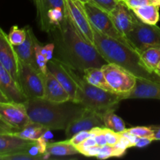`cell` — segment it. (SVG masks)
Here are the masks:
<instances>
[{
  "instance_id": "6da1fadb",
  "label": "cell",
  "mask_w": 160,
  "mask_h": 160,
  "mask_svg": "<svg viewBox=\"0 0 160 160\" xmlns=\"http://www.w3.org/2000/svg\"><path fill=\"white\" fill-rule=\"evenodd\" d=\"M54 44V57L83 73L89 67L102 68L108 63L95 45L89 43L76 29L68 15L59 25L48 32Z\"/></svg>"
},
{
  "instance_id": "7a4b0ae2",
  "label": "cell",
  "mask_w": 160,
  "mask_h": 160,
  "mask_svg": "<svg viewBox=\"0 0 160 160\" xmlns=\"http://www.w3.org/2000/svg\"><path fill=\"white\" fill-rule=\"evenodd\" d=\"M30 120L48 130L67 129L86 108L72 101L55 102L45 98L28 99L25 102Z\"/></svg>"
},
{
  "instance_id": "3957f363",
  "label": "cell",
  "mask_w": 160,
  "mask_h": 160,
  "mask_svg": "<svg viewBox=\"0 0 160 160\" xmlns=\"http://www.w3.org/2000/svg\"><path fill=\"white\" fill-rule=\"evenodd\" d=\"M94 45L107 62L126 69L136 78L160 81L155 73L150 72L142 62L140 54L131 47L100 33L93 26Z\"/></svg>"
},
{
  "instance_id": "277c9868",
  "label": "cell",
  "mask_w": 160,
  "mask_h": 160,
  "mask_svg": "<svg viewBox=\"0 0 160 160\" xmlns=\"http://www.w3.org/2000/svg\"><path fill=\"white\" fill-rule=\"evenodd\" d=\"M78 92L74 102L102 115L106 111L117 109L120 95L92 85L81 73L78 78Z\"/></svg>"
},
{
  "instance_id": "5b68a950",
  "label": "cell",
  "mask_w": 160,
  "mask_h": 160,
  "mask_svg": "<svg viewBox=\"0 0 160 160\" xmlns=\"http://www.w3.org/2000/svg\"><path fill=\"white\" fill-rule=\"evenodd\" d=\"M45 75L38 68L19 59V84L28 99L44 98Z\"/></svg>"
},
{
  "instance_id": "8992f818",
  "label": "cell",
  "mask_w": 160,
  "mask_h": 160,
  "mask_svg": "<svg viewBox=\"0 0 160 160\" xmlns=\"http://www.w3.org/2000/svg\"><path fill=\"white\" fill-rule=\"evenodd\" d=\"M125 37L139 54L147 48L160 47V28L144 23L139 19Z\"/></svg>"
},
{
  "instance_id": "52a82bcc",
  "label": "cell",
  "mask_w": 160,
  "mask_h": 160,
  "mask_svg": "<svg viewBox=\"0 0 160 160\" xmlns=\"http://www.w3.org/2000/svg\"><path fill=\"white\" fill-rule=\"evenodd\" d=\"M84 7L91 23L95 29L98 30L100 33L103 34L104 35L116 39V40L131 47L127 38L120 34L118 30L116 28L115 25L108 12H105L104 10L101 9L90 2L84 3Z\"/></svg>"
},
{
  "instance_id": "ba28073f",
  "label": "cell",
  "mask_w": 160,
  "mask_h": 160,
  "mask_svg": "<svg viewBox=\"0 0 160 160\" xmlns=\"http://www.w3.org/2000/svg\"><path fill=\"white\" fill-rule=\"evenodd\" d=\"M101 69L114 93L124 95L134 88L137 78L126 69L110 62L103 65Z\"/></svg>"
},
{
  "instance_id": "9c48e42d",
  "label": "cell",
  "mask_w": 160,
  "mask_h": 160,
  "mask_svg": "<svg viewBox=\"0 0 160 160\" xmlns=\"http://www.w3.org/2000/svg\"><path fill=\"white\" fill-rule=\"evenodd\" d=\"M47 70L59 81L70 96V101L75 102L78 92V78L82 73L74 70L59 59L53 57L47 62Z\"/></svg>"
},
{
  "instance_id": "30bf717a",
  "label": "cell",
  "mask_w": 160,
  "mask_h": 160,
  "mask_svg": "<svg viewBox=\"0 0 160 160\" xmlns=\"http://www.w3.org/2000/svg\"><path fill=\"white\" fill-rule=\"evenodd\" d=\"M67 15L80 34L87 42L94 45L93 28L84 9V4L78 0H64Z\"/></svg>"
},
{
  "instance_id": "8fae6325",
  "label": "cell",
  "mask_w": 160,
  "mask_h": 160,
  "mask_svg": "<svg viewBox=\"0 0 160 160\" xmlns=\"http://www.w3.org/2000/svg\"><path fill=\"white\" fill-rule=\"evenodd\" d=\"M0 119L17 131L30 123L25 103L15 102H0Z\"/></svg>"
},
{
  "instance_id": "7c38bea8",
  "label": "cell",
  "mask_w": 160,
  "mask_h": 160,
  "mask_svg": "<svg viewBox=\"0 0 160 160\" xmlns=\"http://www.w3.org/2000/svg\"><path fill=\"white\" fill-rule=\"evenodd\" d=\"M105 128L102 115L91 109H86L82 114L77 117L65 130L66 138L70 139L75 134L83 131H91L92 128Z\"/></svg>"
},
{
  "instance_id": "4fadbf2b",
  "label": "cell",
  "mask_w": 160,
  "mask_h": 160,
  "mask_svg": "<svg viewBox=\"0 0 160 160\" xmlns=\"http://www.w3.org/2000/svg\"><path fill=\"white\" fill-rule=\"evenodd\" d=\"M109 14L116 28L123 36H126L131 31L136 21L138 20L132 9L127 6L123 0H120Z\"/></svg>"
},
{
  "instance_id": "5bb4252c",
  "label": "cell",
  "mask_w": 160,
  "mask_h": 160,
  "mask_svg": "<svg viewBox=\"0 0 160 160\" xmlns=\"http://www.w3.org/2000/svg\"><path fill=\"white\" fill-rule=\"evenodd\" d=\"M0 63L11 73L12 78L19 84L18 56L16 53L13 45L9 41L8 34H6L1 28H0Z\"/></svg>"
},
{
  "instance_id": "9a60e30c",
  "label": "cell",
  "mask_w": 160,
  "mask_h": 160,
  "mask_svg": "<svg viewBox=\"0 0 160 160\" xmlns=\"http://www.w3.org/2000/svg\"><path fill=\"white\" fill-rule=\"evenodd\" d=\"M120 100L128 98H152L160 100V81L137 78L134 88L120 95Z\"/></svg>"
},
{
  "instance_id": "2e32d148",
  "label": "cell",
  "mask_w": 160,
  "mask_h": 160,
  "mask_svg": "<svg viewBox=\"0 0 160 160\" xmlns=\"http://www.w3.org/2000/svg\"><path fill=\"white\" fill-rule=\"evenodd\" d=\"M0 91L10 102L25 103L28 98L11 73L0 63Z\"/></svg>"
},
{
  "instance_id": "e0dca14e",
  "label": "cell",
  "mask_w": 160,
  "mask_h": 160,
  "mask_svg": "<svg viewBox=\"0 0 160 160\" xmlns=\"http://www.w3.org/2000/svg\"><path fill=\"white\" fill-rule=\"evenodd\" d=\"M37 142L38 141L21 138L13 134H0V156L30 150L37 145Z\"/></svg>"
},
{
  "instance_id": "ac0fdd59",
  "label": "cell",
  "mask_w": 160,
  "mask_h": 160,
  "mask_svg": "<svg viewBox=\"0 0 160 160\" xmlns=\"http://www.w3.org/2000/svg\"><path fill=\"white\" fill-rule=\"evenodd\" d=\"M43 98L55 102L70 101V96L66 89L49 71H47L45 75V91Z\"/></svg>"
},
{
  "instance_id": "d6986e66",
  "label": "cell",
  "mask_w": 160,
  "mask_h": 160,
  "mask_svg": "<svg viewBox=\"0 0 160 160\" xmlns=\"http://www.w3.org/2000/svg\"><path fill=\"white\" fill-rule=\"evenodd\" d=\"M26 30L27 36L24 42L20 45L13 46L14 49L20 60L31 64L38 68L35 61V55H34V44L37 38L31 28H30L29 26L26 27Z\"/></svg>"
},
{
  "instance_id": "ffe728a7",
  "label": "cell",
  "mask_w": 160,
  "mask_h": 160,
  "mask_svg": "<svg viewBox=\"0 0 160 160\" xmlns=\"http://www.w3.org/2000/svg\"><path fill=\"white\" fill-rule=\"evenodd\" d=\"M136 17L145 23L156 25L159 20V6L156 5H146L131 9Z\"/></svg>"
},
{
  "instance_id": "44dd1931",
  "label": "cell",
  "mask_w": 160,
  "mask_h": 160,
  "mask_svg": "<svg viewBox=\"0 0 160 160\" xmlns=\"http://www.w3.org/2000/svg\"><path fill=\"white\" fill-rule=\"evenodd\" d=\"M46 152L49 156H73L80 154L76 146L70 142V139L63 142H49L47 144Z\"/></svg>"
},
{
  "instance_id": "7402d4cb",
  "label": "cell",
  "mask_w": 160,
  "mask_h": 160,
  "mask_svg": "<svg viewBox=\"0 0 160 160\" xmlns=\"http://www.w3.org/2000/svg\"><path fill=\"white\" fill-rule=\"evenodd\" d=\"M83 76L85 78L86 81L92 85H95L100 88L104 89V90L109 91V92H113L106 81L104 73L101 68H98V67L87 68L83 72Z\"/></svg>"
},
{
  "instance_id": "603a6c76",
  "label": "cell",
  "mask_w": 160,
  "mask_h": 160,
  "mask_svg": "<svg viewBox=\"0 0 160 160\" xmlns=\"http://www.w3.org/2000/svg\"><path fill=\"white\" fill-rule=\"evenodd\" d=\"M48 131V129L42 125L31 121L27 126L14 133L13 134L27 140L38 141L39 138L43 137Z\"/></svg>"
},
{
  "instance_id": "cb8c5ba5",
  "label": "cell",
  "mask_w": 160,
  "mask_h": 160,
  "mask_svg": "<svg viewBox=\"0 0 160 160\" xmlns=\"http://www.w3.org/2000/svg\"><path fill=\"white\" fill-rule=\"evenodd\" d=\"M114 112L115 109H111L106 111L102 114V120L105 128H109L117 133H121L127 129L125 123Z\"/></svg>"
},
{
  "instance_id": "d4e9b609",
  "label": "cell",
  "mask_w": 160,
  "mask_h": 160,
  "mask_svg": "<svg viewBox=\"0 0 160 160\" xmlns=\"http://www.w3.org/2000/svg\"><path fill=\"white\" fill-rule=\"evenodd\" d=\"M140 56L146 68L154 73L160 62V47L147 48L140 53Z\"/></svg>"
},
{
  "instance_id": "484cf974",
  "label": "cell",
  "mask_w": 160,
  "mask_h": 160,
  "mask_svg": "<svg viewBox=\"0 0 160 160\" xmlns=\"http://www.w3.org/2000/svg\"><path fill=\"white\" fill-rule=\"evenodd\" d=\"M125 152L126 151L120 149L115 145H106L101 147L96 158L99 159H106L111 157H120L124 154Z\"/></svg>"
},
{
  "instance_id": "4316f807",
  "label": "cell",
  "mask_w": 160,
  "mask_h": 160,
  "mask_svg": "<svg viewBox=\"0 0 160 160\" xmlns=\"http://www.w3.org/2000/svg\"><path fill=\"white\" fill-rule=\"evenodd\" d=\"M27 36L26 28H20L17 26L14 25L11 28L10 31L8 34V38L10 43L13 46L19 45L24 42Z\"/></svg>"
},
{
  "instance_id": "83f0119b",
  "label": "cell",
  "mask_w": 160,
  "mask_h": 160,
  "mask_svg": "<svg viewBox=\"0 0 160 160\" xmlns=\"http://www.w3.org/2000/svg\"><path fill=\"white\" fill-rule=\"evenodd\" d=\"M42 46L38 42V39L35 40V44H34V55H35V61L37 67L43 73H47V61L45 56L42 54Z\"/></svg>"
},
{
  "instance_id": "f1b7e54d",
  "label": "cell",
  "mask_w": 160,
  "mask_h": 160,
  "mask_svg": "<svg viewBox=\"0 0 160 160\" xmlns=\"http://www.w3.org/2000/svg\"><path fill=\"white\" fill-rule=\"evenodd\" d=\"M127 131L130 134L138 138H149L153 139L154 136V132L151 127H134L127 129Z\"/></svg>"
},
{
  "instance_id": "f546056e",
  "label": "cell",
  "mask_w": 160,
  "mask_h": 160,
  "mask_svg": "<svg viewBox=\"0 0 160 160\" xmlns=\"http://www.w3.org/2000/svg\"><path fill=\"white\" fill-rule=\"evenodd\" d=\"M119 1L120 0H89L90 2L93 3L108 13H109L115 8Z\"/></svg>"
},
{
  "instance_id": "4dcf8cb0",
  "label": "cell",
  "mask_w": 160,
  "mask_h": 160,
  "mask_svg": "<svg viewBox=\"0 0 160 160\" xmlns=\"http://www.w3.org/2000/svg\"><path fill=\"white\" fill-rule=\"evenodd\" d=\"M90 131L92 134V137L95 138L97 145L101 147L107 145L106 136L104 134V128L97 127V128H92Z\"/></svg>"
},
{
  "instance_id": "1f68e13d",
  "label": "cell",
  "mask_w": 160,
  "mask_h": 160,
  "mask_svg": "<svg viewBox=\"0 0 160 160\" xmlns=\"http://www.w3.org/2000/svg\"><path fill=\"white\" fill-rule=\"evenodd\" d=\"M104 134L106 136L107 145H115L120 138V133H117L106 128H104Z\"/></svg>"
},
{
  "instance_id": "d6a6232c",
  "label": "cell",
  "mask_w": 160,
  "mask_h": 160,
  "mask_svg": "<svg viewBox=\"0 0 160 160\" xmlns=\"http://www.w3.org/2000/svg\"><path fill=\"white\" fill-rule=\"evenodd\" d=\"M92 137V134H91L90 131H80V132L75 134L73 137H71L70 138V142L73 144L74 146H78V145L81 143L82 142H84L85 139H87L88 138Z\"/></svg>"
},
{
  "instance_id": "836d02e7",
  "label": "cell",
  "mask_w": 160,
  "mask_h": 160,
  "mask_svg": "<svg viewBox=\"0 0 160 160\" xmlns=\"http://www.w3.org/2000/svg\"><path fill=\"white\" fill-rule=\"evenodd\" d=\"M130 9L146 6V5H156V0H123Z\"/></svg>"
},
{
  "instance_id": "e575fe53",
  "label": "cell",
  "mask_w": 160,
  "mask_h": 160,
  "mask_svg": "<svg viewBox=\"0 0 160 160\" xmlns=\"http://www.w3.org/2000/svg\"><path fill=\"white\" fill-rule=\"evenodd\" d=\"M54 49L55 45L52 42L46 45H42V52L45 56L48 62L50 59H52L54 57V56H53V54H54Z\"/></svg>"
},
{
  "instance_id": "d590c367",
  "label": "cell",
  "mask_w": 160,
  "mask_h": 160,
  "mask_svg": "<svg viewBox=\"0 0 160 160\" xmlns=\"http://www.w3.org/2000/svg\"><path fill=\"white\" fill-rule=\"evenodd\" d=\"M97 145V143H96V142H95V138L92 137H89V138H88L87 139H85L84 142H81L80 145H78V146H76V148H78V150L79 151L80 154H81V152L84 151V149H86V148H90V147H92V146H95V145Z\"/></svg>"
},
{
  "instance_id": "8d00e7d4",
  "label": "cell",
  "mask_w": 160,
  "mask_h": 160,
  "mask_svg": "<svg viewBox=\"0 0 160 160\" xmlns=\"http://www.w3.org/2000/svg\"><path fill=\"white\" fill-rule=\"evenodd\" d=\"M100 148H101V146L96 145H95V146H92L90 147V148H86L84 151L81 152V154L84 156H87V157H93V156H95V157H96V156L98 154V152H99Z\"/></svg>"
},
{
  "instance_id": "74e56055",
  "label": "cell",
  "mask_w": 160,
  "mask_h": 160,
  "mask_svg": "<svg viewBox=\"0 0 160 160\" xmlns=\"http://www.w3.org/2000/svg\"><path fill=\"white\" fill-rule=\"evenodd\" d=\"M152 138H137V140H136L135 145L134 147H137V148H144V147L147 146L149 144H151L153 142Z\"/></svg>"
},
{
  "instance_id": "f35d334b",
  "label": "cell",
  "mask_w": 160,
  "mask_h": 160,
  "mask_svg": "<svg viewBox=\"0 0 160 160\" xmlns=\"http://www.w3.org/2000/svg\"><path fill=\"white\" fill-rule=\"evenodd\" d=\"M15 131L0 119V134H14Z\"/></svg>"
},
{
  "instance_id": "ab89813d",
  "label": "cell",
  "mask_w": 160,
  "mask_h": 160,
  "mask_svg": "<svg viewBox=\"0 0 160 160\" xmlns=\"http://www.w3.org/2000/svg\"><path fill=\"white\" fill-rule=\"evenodd\" d=\"M150 127L154 132V136H153L154 141H160V125H154Z\"/></svg>"
},
{
  "instance_id": "60d3db41",
  "label": "cell",
  "mask_w": 160,
  "mask_h": 160,
  "mask_svg": "<svg viewBox=\"0 0 160 160\" xmlns=\"http://www.w3.org/2000/svg\"><path fill=\"white\" fill-rule=\"evenodd\" d=\"M0 102H10L9 101V99H8L4 95H3L2 92L1 91H0Z\"/></svg>"
},
{
  "instance_id": "b9f144b4",
  "label": "cell",
  "mask_w": 160,
  "mask_h": 160,
  "mask_svg": "<svg viewBox=\"0 0 160 160\" xmlns=\"http://www.w3.org/2000/svg\"><path fill=\"white\" fill-rule=\"evenodd\" d=\"M154 73H156V76H157L158 78H159V79L160 80V69H156V70H155Z\"/></svg>"
},
{
  "instance_id": "7bdbcfd3",
  "label": "cell",
  "mask_w": 160,
  "mask_h": 160,
  "mask_svg": "<svg viewBox=\"0 0 160 160\" xmlns=\"http://www.w3.org/2000/svg\"><path fill=\"white\" fill-rule=\"evenodd\" d=\"M78 1H80V2H82L83 4H84V3L88 2L89 0H78Z\"/></svg>"
},
{
  "instance_id": "ee69618b",
  "label": "cell",
  "mask_w": 160,
  "mask_h": 160,
  "mask_svg": "<svg viewBox=\"0 0 160 160\" xmlns=\"http://www.w3.org/2000/svg\"><path fill=\"white\" fill-rule=\"evenodd\" d=\"M156 5L159 6L160 7V0H156Z\"/></svg>"
},
{
  "instance_id": "f6af8a7d",
  "label": "cell",
  "mask_w": 160,
  "mask_h": 160,
  "mask_svg": "<svg viewBox=\"0 0 160 160\" xmlns=\"http://www.w3.org/2000/svg\"><path fill=\"white\" fill-rule=\"evenodd\" d=\"M157 69H160V62H159V64H158V67H157Z\"/></svg>"
},
{
  "instance_id": "bcb514c9",
  "label": "cell",
  "mask_w": 160,
  "mask_h": 160,
  "mask_svg": "<svg viewBox=\"0 0 160 160\" xmlns=\"http://www.w3.org/2000/svg\"><path fill=\"white\" fill-rule=\"evenodd\" d=\"M32 1H33V2H34H34H36V1H37V0H32Z\"/></svg>"
}]
</instances>
